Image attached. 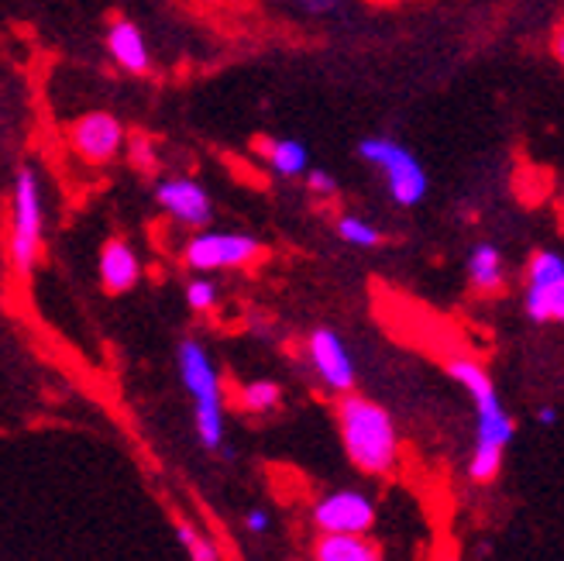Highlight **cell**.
I'll list each match as a JSON object with an SVG mask.
<instances>
[{
    "label": "cell",
    "instance_id": "obj_1",
    "mask_svg": "<svg viewBox=\"0 0 564 561\" xmlns=\"http://www.w3.org/2000/svg\"><path fill=\"white\" fill-rule=\"evenodd\" d=\"M447 373L458 386L468 389L475 413H478V444H475V452L468 458V479L471 483H492L499 475V468H502L506 444H510L513 434H517V424H513V417L506 413L492 376L478 366L475 358H465V355L451 358Z\"/></svg>",
    "mask_w": 564,
    "mask_h": 561
},
{
    "label": "cell",
    "instance_id": "obj_2",
    "mask_svg": "<svg viewBox=\"0 0 564 561\" xmlns=\"http://www.w3.org/2000/svg\"><path fill=\"white\" fill-rule=\"evenodd\" d=\"M337 431L355 468L365 475H389L400 462V434L392 417L365 397L341 392L337 403Z\"/></svg>",
    "mask_w": 564,
    "mask_h": 561
},
{
    "label": "cell",
    "instance_id": "obj_3",
    "mask_svg": "<svg viewBox=\"0 0 564 561\" xmlns=\"http://www.w3.org/2000/svg\"><path fill=\"white\" fill-rule=\"evenodd\" d=\"M180 376L183 386L193 397V417H196V438L204 441V447H220L224 441V392H220V376L214 369V362L207 348L186 338L180 345Z\"/></svg>",
    "mask_w": 564,
    "mask_h": 561
},
{
    "label": "cell",
    "instance_id": "obj_4",
    "mask_svg": "<svg viewBox=\"0 0 564 561\" xmlns=\"http://www.w3.org/2000/svg\"><path fill=\"white\" fill-rule=\"evenodd\" d=\"M42 235H45V214H42V186L32 165L14 176L11 193V235H8V259L18 276H32L42 256Z\"/></svg>",
    "mask_w": 564,
    "mask_h": 561
},
{
    "label": "cell",
    "instance_id": "obj_5",
    "mask_svg": "<svg viewBox=\"0 0 564 561\" xmlns=\"http://www.w3.org/2000/svg\"><path fill=\"white\" fill-rule=\"evenodd\" d=\"M358 155L365 162H372L376 170L382 173L392 201L400 207H416L423 196H427V170L416 162V155L410 149H403L400 142H392V138H365L358 145Z\"/></svg>",
    "mask_w": 564,
    "mask_h": 561
},
{
    "label": "cell",
    "instance_id": "obj_6",
    "mask_svg": "<svg viewBox=\"0 0 564 561\" xmlns=\"http://www.w3.org/2000/svg\"><path fill=\"white\" fill-rule=\"evenodd\" d=\"M527 317L533 324L564 321V259L557 251H538L527 269Z\"/></svg>",
    "mask_w": 564,
    "mask_h": 561
},
{
    "label": "cell",
    "instance_id": "obj_7",
    "mask_svg": "<svg viewBox=\"0 0 564 561\" xmlns=\"http://www.w3.org/2000/svg\"><path fill=\"white\" fill-rule=\"evenodd\" d=\"M262 245L251 235L235 231H200L186 241V266L193 272H217V269H241L259 259Z\"/></svg>",
    "mask_w": 564,
    "mask_h": 561
},
{
    "label": "cell",
    "instance_id": "obj_8",
    "mask_svg": "<svg viewBox=\"0 0 564 561\" xmlns=\"http://www.w3.org/2000/svg\"><path fill=\"white\" fill-rule=\"evenodd\" d=\"M314 524L321 527V535L330 530H345V535H369L376 524V503L369 493L361 489H337L327 493L314 507Z\"/></svg>",
    "mask_w": 564,
    "mask_h": 561
},
{
    "label": "cell",
    "instance_id": "obj_9",
    "mask_svg": "<svg viewBox=\"0 0 564 561\" xmlns=\"http://www.w3.org/2000/svg\"><path fill=\"white\" fill-rule=\"evenodd\" d=\"M306 352H310V362H314L321 382L330 392H351L355 389V362H351V352L345 348V342L337 338L334 331L321 327V331L310 334Z\"/></svg>",
    "mask_w": 564,
    "mask_h": 561
},
{
    "label": "cell",
    "instance_id": "obj_10",
    "mask_svg": "<svg viewBox=\"0 0 564 561\" xmlns=\"http://www.w3.org/2000/svg\"><path fill=\"white\" fill-rule=\"evenodd\" d=\"M155 201L169 217H176L180 224H189V228H204V224H210V217H214L210 193L196 180H162L155 186Z\"/></svg>",
    "mask_w": 564,
    "mask_h": 561
},
{
    "label": "cell",
    "instance_id": "obj_11",
    "mask_svg": "<svg viewBox=\"0 0 564 561\" xmlns=\"http://www.w3.org/2000/svg\"><path fill=\"white\" fill-rule=\"evenodd\" d=\"M124 145V125L107 115V110H94V115L79 118L73 128V149L87 162H110Z\"/></svg>",
    "mask_w": 564,
    "mask_h": 561
},
{
    "label": "cell",
    "instance_id": "obj_12",
    "mask_svg": "<svg viewBox=\"0 0 564 561\" xmlns=\"http://www.w3.org/2000/svg\"><path fill=\"white\" fill-rule=\"evenodd\" d=\"M138 276H141V266H138L134 248L128 241H121V238L107 241L104 251H100V279H104L107 293L131 290L138 283Z\"/></svg>",
    "mask_w": 564,
    "mask_h": 561
},
{
    "label": "cell",
    "instance_id": "obj_13",
    "mask_svg": "<svg viewBox=\"0 0 564 561\" xmlns=\"http://www.w3.org/2000/svg\"><path fill=\"white\" fill-rule=\"evenodd\" d=\"M107 52L115 55V63L128 73H149V45L145 35L138 32L131 21H115L107 28Z\"/></svg>",
    "mask_w": 564,
    "mask_h": 561
},
{
    "label": "cell",
    "instance_id": "obj_14",
    "mask_svg": "<svg viewBox=\"0 0 564 561\" xmlns=\"http://www.w3.org/2000/svg\"><path fill=\"white\" fill-rule=\"evenodd\" d=\"M314 558H321V561H379L382 551L365 535L330 530V535H321V541L314 544Z\"/></svg>",
    "mask_w": 564,
    "mask_h": 561
},
{
    "label": "cell",
    "instance_id": "obj_15",
    "mask_svg": "<svg viewBox=\"0 0 564 561\" xmlns=\"http://www.w3.org/2000/svg\"><path fill=\"white\" fill-rule=\"evenodd\" d=\"M259 152L265 155V162L272 165V173L279 176H300L306 173V149L296 142V138H262Z\"/></svg>",
    "mask_w": 564,
    "mask_h": 561
},
{
    "label": "cell",
    "instance_id": "obj_16",
    "mask_svg": "<svg viewBox=\"0 0 564 561\" xmlns=\"http://www.w3.org/2000/svg\"><path fill=\"white\" fill-rule=\"evenodd\" d=\"M468 279L478 293L502 290V251L496 245H478L468 259Z\"/></svg>",
    "mask_w": 564,
    "mask_h": 561
},
{
    "label": "cell",
    "instance_id": "obj_17",
    "mask_svg": "<svg viewBox=\"0 0 564 561\" xmlns=\"http://www.w3.org/2000/svg\"><path fill=\"white\" fill-rule=\"evenodd\" d=\"M279 400H282V389H279V382H269V379L248 382L241 389V407L251 410V413H269V410L279 407Z\"/></svg>",
    "mask_w": 564,
    "mask_h": 561
},
{
    "label": "cell",
    "instance_id": "obj_18",
    "mask_svg": "<svg viewBox=\"0 0 564 561\" xmlns=\"http://www.w3.org/2000/svg\"><path fill=\"white\" fill-rule=\"evenodd\" d=\"M337 235H341V241H348L355 248H379L382 245V231L376 228V224L361 220V217H341V220H337Z\"/></svg>",
    "mask_w": 564,
    "mask_h": 561
},
{
    "label": "cell",
    "instance_id": "obj_19",
    "mask_svg": "<svg viewBox=\"0 0 564 561\" xmlns=\"http://www.w3.org/2000/svg\"><path fill=\"white\" fill-rule=\"evenodd\" d=\"M176 538H180V544L189 551V558L193 561H217L220 558V551H217V544L214 541H207L200 530H196L193 524H186V520H180L176 524Z\"/></svg>",
    "mask_w": 564,
    "mask_h": 561
},
{
    "label": "cell",
    "instance_id": "obj_20",
    "mask_svg": "<svg viewBox=\"0 0 564 561\" xmlns=\"http://www.w3.org/2000/svg\"><path fill=\"white\" fill-rule=\"evenodd\" d=\"M217 287L210 283V279H193V283L186 287V303L193 306V311H214L217 306Z\"/></svg>",
    "mask_w": 564,
    "mask_h": 561
},
{
    "label": "cell",
    "instance_id": "obj_21",
    "mask_svg": "<svg viewBox=\"0 0 564 561\" xmlns=\"http://www.w3.org/2000/svg\"><path fill=\"white\" fill-rule=\"evenodd\" d=\"M306 186L314 190V193L330 196V193L337 190V180H334L330 173H324V170H310V173H306Z\"/></svg>",
    "mask_w": 564,
    "mask_h": 561
},
{
    "label": "cell",
    "instance_id": "obj_22",
    "mask_svg": "<svg viewBox=\"0 0 564 561\" xmlns=\"http://www.w3.org/2000/svg\"><path fill=\"white\" fill-rule=\"evenodd\" d=\"M269 514L265 510H251L248 517H245V527L251 530V535H265V530H269Z\"/></svg>",
    "mask_w": 564,
    "mask_h": 561
},
{
    "label": "cell",
    "instance_id": "obj_23",
    "mask_svg": "<svg viewBox=\"0 0 564 561\" xmlns=\"http://www.w3.org/2000/svg\"><path fill=\"white\" fill-rule=\"evenodd\" d=\"M293 4H300L306 11H330V8L341 4V0H293Z\"/></svg>",
    "mask_w": 564,
    "mask_h": 561
},
{
    "label": "cell",
    "instance_id": "obj_24",
    "mask_svg": "<svg viewBox=\"0 0 564 561\" xmlns=\"http://www.w3.org/2000/svg\"><path fill=\"white\" fill-rule=\"evenodd\" d=\"M538 424H544V428L557 424V410H554V407H541V410H538Z\"/></svg>",
    "mask_w": 564,
    "mask_h": 561
}]
</instances>
